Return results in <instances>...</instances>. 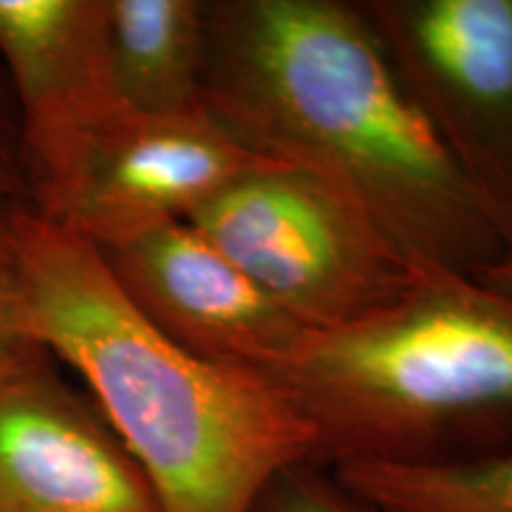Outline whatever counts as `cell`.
Returning <instances> with one entry per match:
<instances>
[{"label":"cell","instance_id":"12","mask_svg":"<svg viewBox=\"0 0 512 512\" xmlns=\"http://www.w3.org/2000/svg\"><path fill=\"white\" fill-rule=\"evenodd\" d=\"M12 207L15 204L0 202V375L48 354L29 328L27 297L12 238Z\"/></svg>","mask_w":512,"mask_h":512},{"label":"cell","instance_id":"6","mask_svg":"<svg viewBox=\"0 0 512 512\" xmlns=\"http://www.w3.org/2000/svg\"><path fill=\"white\" fill-rule=\"evenodd\" d=\"M0 64L22 121L27 207L46 221L95 143L126 117L114 83L105 0H0Z\"/></svg>","mask_w":512,"mask_h":512},{"label":"cell","instance_id":"7","mask_svg":"<svg viewBox=\"0 0 512 512\" xmlns=\"http://www.w3.org/2000/svg\"><path fill=\"white\" fill-rule=\"evenodd\" d=\"M100 256L133 309L178 349L207 363L266 373L290 361L313 335L190 221L102 249Z\"/></svg>","mask_w":512,"mask_h":512},{"label":"cell","instance_id":"4","mask_svg":"<svg viewBox=\"0 0 512 512\" xmlns=\"http://www.w3.org/2000/svg\"><path fill=\"white\" fill-rule=\"evenodd\" d=\"M188 221L313 332L389 309L427 271L335 185L273 159L242 171Z\"/></svg>","mask_w":512,"mask_h":512},{"label":"cell","instance_id":"9","mask_svg":"<svg viewBox=\"0 0 512 512\" xmlns=\"http://www.w3.org/2000/svg\"><path fill=\"white\" fill-rule=\"evenodd\" d=\"M0 512H162L110 422L50 354L0 375Z\"/></svg>","mask_w":512,"mask_h":512},{"label":"cell","instance_id":"8","mask_svg":"<svg viewBox=\"0 0 512 512\" xmlns=\"http://www.w3.org/2000/svg\"><path fill=\"white\" fill-rule=\"evenodd\" d=\"M268 162L207 112H128L83 162L55 226L98 249L188 221L242 171Z\"/></svg>","mask_w":512,"mask_h":512},{"label":"cell","instance_id":"13","mask_svg":"<svg viewBox=\"0 0 512 512\" xmlns=\"http://www.w3.org/2000/svg\"><path fill=\"white\" fill-rule=\"evenodd\" d=\"M252 512H373L328 467L302 463L278 475Z\"/></svg>","mask_w":512,"mask_h":512},{"label":"cell","instance_id":"10","mask_svg":"<svg viewBox=\"0 0 512 512\" xmlns=\"http://www.w3.org/2000/svg\"><path fill=\"white\" fill-rule=\"evenodd\" d=\"M119 98L143 117L204 110L207 0H105Z\"/></svg>","mask_w":512,"mask_h":512},{"label":"cell","instance_id":"11","mask_svg":"<svg viewBox=\"0 0 512 512\" xmlns=\"http://www.w3.org/2000/svg\"><path fill=\"white\" fill-rule=\"evenodd\" d=\"M328 470L373 512H512V451L465 463Z\"/></svg>","mask_w":512,"mask_h":512},{"label":"cell","instance_id":"15","mask_svg":"<svg viewBox=\"0 0 512 512\" xmlns=\"http://www.w3.org/2000/svg\"><path fill=\"white\" fill-rule=\"evenodd\" d=\"M477 278L489 287H494V290L510 294L512 297V256L498 261V264H494V266L484 268L482 273H477Z\"/></svg>","mask_w":512,"mask_h":512},{"label":"cell","instance_id":"1","mask_svg":"<svg viewBox=\"0 0 512 512\" xmlns=\"http://www.w3.org/2000/svg\"><path fill=\"white\" fill-rule=\"evenodd\" d=\"M202 100L259 157L335 185L418 268L477 275L510 256L358 0H207Z\"/></svg>","mask_w":512,"mask_h":512},{"label":"cell","instance_id":"5","mask_svg":"<svg viewBox=\"0 0 512 512\" xmlns=\"http://www.w3.org/2000/svg\"><path fill=\"white\" fill-rule=\"evenodd\" d=\"M512 256V0H358Z\"/></svg>","mask_w":512,"mask_h":512},{"label":"cell","instance_id":"3","mask_svg":"<svg viewBox=\"0 0 512 512\" xmlns=\"http://www.w3.org/2000/svg\"><path fill=\"white\" fill-rule=\"evenodd\" d=\"M268 380L316 432L313 463L444 465L512 451V297L427 268L361 323L313 332Z\"/></svg>","mask_w":512,"mask_h":512},{"label":"cell","instance_id":"14","mask_svg":"<svg viewBox=\"0 0 512 512\" xmlns=\"http://www.w3.org/2000/svg\"><path fill=\"white\" fill-rule=\"evenodd\" d=\"M29 176L24 155L22 121L10 81L0 64V202L27 204Z\"/></svg>","mask_w":512,"mask_h":512},{"label":"cell","instance_id":"2","mask_svg":"<svg viewBox=\"0 0 512 512\" xmlns=\"http://www.w3.org/2000/svg\"><path fill=\"white\" fill-rule=\"evenodd\" d=\"M29 328L83 377L162 512H252L316 432L264 373L195 358L124 297L95 247L12 207Z\"/></svg>","mask_w":512,"mask_h":512}]
</instances>
